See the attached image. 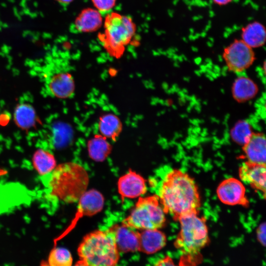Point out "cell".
<instances>
[{
  "label": "cell",
  "instance_id": "obj_1",
  "mask_svg": "<svg viewBox=\"0 0 266 266\" xmlns=\"http://www.w3.org/2000/svg\"><path fill=\"white\" fill-rule=\"evenodd\" d=\"M159 199L165 213L169 214L178 221L184 215L198 214L200 200L197 186L188 174L172 169L164 178Z\"/></svg>",
  "mask_w": 266,
  "mask_h": 266
},
{
  "label": "cell",
  "instance_id": "obj_2",
  "mask_svg": "<svg viewBox=\"0 0 266 266\" xmlns=\"http://www.w3.org/2000/svg\"><path fill=\"white\" fill-rule=\"evenodd\" d=\"M46 198L55 202H77L87 191L89 178L85 168L74 162L56 166L49 174L42 177Z\"/></svg>",
  "mask_w": 266,
  "mask_h": 266
},
{
  "label": "cell",
  "instance_id": "obj_3",
  "mask_svg": "<svg viewBox=\"0 0 266 266\" xmlns=\"http://www.w3.org/2000/svg\"><path fill=\"white\" fill-rule=\"evenodd\" d=\"M77 253L80 260L87 266H116L120 258L115 235L110 228L87 234Z\"/></svg>",
  "mask_w": 266,
  "mask_h": 266
},
{
  "label": "cell",
  "instance_id": "obj_4",
  "mask_svg": "<svg viewBox=\"0 0 266 266\" xmlns=\"http://www.w3.org/2000/svg\"><path fill=\"white\" fill-rule=\"evenodd\" d=\"M135 32V25L130 17L111 11L106 14L104 31L99 39L108 54L118 59L132 42Z\"/></svg>",
  "mask_w": 266,
  "mask_h": 266
},
{
  "label": "cell",
  "instance_id": "obj_5",
  "mask_svg": "<svg viewBox=\"0 0 266 266\" xmlns=\"http://www.w3.org/2000/svg\"><path fill=\"white\" fill-rule=\"evenodd\" d=\"M178 221L180 230L175 246L187 259H194L209 241L205 219L197 213H191L180 217Z\"/></svg>",
  "mask_w": 266,
  "mask_h": 266
},
{
  "label": "cell",
  "instance_id": "obj_6",
  "mask_svg": "<svg viewBox=\"0 0 266 266\" xmlns=\"http://www.w3.org/2000/svg\"><path fill=\"white\" fill-rule=\"evenodd\" d=\"M166 221L158 196L140 197L131 214L122 224L134 230L159 229Z\"/></svg>",
  "mask_w": 266,
  "mask_h": 266
},
{
  "label": "cell",
  "instance_id": "obj_7",
  "mask_svg": "<svg viewBox=\"0 0 266 266\" xmlns=\"http://www.w3.org/2000/svg\"><path fill=\"white\" fill-rule=\"evenodd\" d=\"M223 57L228 69L236 73L248 68L255 60L253 49L241 39H235L225 48Z\"/></svg>",
  "mask_w": 266,
  "mask_h": 266
},
{
  "label": "cell",
  "instance_id": "obj_8",
  "mask_svg": "<svg viewBox=\"0 0 266 266\" xmlns=\"http://www.w3.org/2000/svg\"><path fill=\"white\" fill-rule=\"evenodd\" d=\"M77 202V211L74 218L66 230L54 240V245L72 230L80 218L93 216L100 212L103 207L104 200L100 192L91 189L87 190Z\"/></svg>",
  "mask_w": 266,
  "mask_h": 266
},
{
  "label": "cell",
  "instance_id": "obj_9",
  "mask_svg": "<svg viewBox=\"0 0 266 266\" xmlns=\"http://www.w3.org/2000/svg\"><path fill=\"white\" fill-rule=\"evenodd\" d=\"M217 195L220 200L225 204L244 206L249 204L244 185L234 178H229L223 181L217 188Z\"/></svg>",
  "mask_w": 266,
  "mask_h": 266
},
{
  "label": "cell",
  "instance_id": "obj_10",
  "mask_svg": "<svg viewBox=\"0 0 266 266\" xmlns=\"http://www.w3.org/2000/svg\"><path fill=\"white\" fill-rule=\"evenodd\" d=\"M266 165L254 164L246 161L242 164L239 169V176L245 184L259 190L266 197Z\"/></svg>",
  "mask_w": 266,
  "mask_h": 266
},
{
  "label": "cell",
  "instance_id": "obj_11",
  "mask_svg": "<svg viewBox=\"0 0 266 266\" xmlns=\"http://www.w3.org/2000/svg\"><path fill=\"white\" fill-rule=\"evenodd\" d=\"M117 186L120 195L126 198L139 197L147 191L145 179L140 174L131 170L119 178Z\"/></svg>",
  "mask_w": 266,
  "mask_h": 266
},
{
  "label": "cell",
  "instance_id": "obj_12",
  "mask_svg": "<svg viewBox=\"0 0 266 266\" xmlns=\"http://www.w3.org/2000/svg\"><path fill=\"white\" fill-rule=\"evenodd\" d=\"M113 232L119 252L139 251V232L121 224L110 228Z\"/></svg>",
  "mask_w": 266,
  "mask_h": 266
},
{
  "label": "cell",
  "instance_id": "obj_13",
  "mask_svg": "<svg viewBox=\"0 0 266 266\" xmlns=\"http://www.w3.org/2000/svg\"><path fill=\"white\" fill-rule=\"evenodd\" d=\"M52 95L58 99L70 98L75 91V82L72 75L67 71H62L54 74L48 84Z\"/></svg>",
  "mask_w": 266,
  "mask_h": 266
},
{
  "label": "cell",
  "instance_id": "obj_14",
  "mask_svg": "<svg viewBox=\"0 0 266 266\" xmlns=\"http://www.w3.org/2000/svg\"><path fill=\"white\" fill-rule=\"evenodd\" d=\"M242 149L247 161L266 165V141L264 134L254 133L248 141L243 145Z\"/></svg>",
  "mask_w": 266,
  "mask_h": 266
},
{
  "label": "cell",
  "instance_id": "obj_15",
  "mask_svg": "<svg viewBox=\"0 0 266 266\" xmlns=\"http://www.w3.org/2000/svg\"><path fill=\"white\" fill-rule=\"evenodd\" d=\"M139 233V251L153 254L162 249L166 244V236L159 229L143 230Z\"/></svg>",
  "mask_w": 266,
  "mask_h": 266
},
{
  "label": "cell",
  "instance_id": "obj_16",
  "mask_svg": "<svg viewBox=\"0 0 266 266\" xmlns=\"http://www.w3.org/2000/svg\"><path fill=\"white\" fill-rule=\"evenodd\" d=\"M259 88L256 83L245 76L237 77L232 86V94L238 102H244L253 99L258 94Z\"/></svg>",
  "mask_w": 266,
  "mask_h": 266
},
{
  "label": "cell",
  "instance_id": "obj_17",
  "mask_svg": "<svg viewBox=\"0 0 266 266\" xmlns=\"http://www.w3.org/2000/svg\"><path fill=\"white\" fill-rule=\"evenodd\" d=\"M101 14L97 10L88 8L82 10L74 23L75 30L80 33L97 31L102 24Z\"/></svg>",
  "mask_w": 266,
  "mask_h": 266
},
{
  "label": "cell",
  "instance_id": "obj_18",
  "mask_svg": "<svg viewBox=\"0 0 266 266\" xmlns=\"http://www.w3.org/2000/svg\"><path fill=\"white\" fill-rule=\"evenodd\" d=\"M266 38L265 28L259 22L249 23L242 29L241 39L252 49L263 46Z\"/></svg>",
  "mask_w": 266,
  "mask_h": 266
},
{
  "label": "cell",
  "instance_id": "obj_19",
  "mask_svg": "<svg viewBox=\"0 0 266 266\" xmlns=\"http://www.w3.org/2000/svg\"><path fill=\"white\" fill-rule=\"evenodd\" d=\"M122 127L120 118L113 113L102 114L99 119L100 134L107 139L115 141L122 130Z\"/></svg>",
  "mask_w": 266,
  "mask_h": 266
},
{
  "label": "cell",
  "instance_id": "obj_20",
  "mask_svg": "<svg viewBox=\"0 0 266 266\" xmlns=\"http://www.w3.org/2000/svg\"><path fill=\"white\" fill-rule=\"evenodd\" d=\"M32 163L34 169L41 177L50 173L57 166L54 155L43 148L38 149L34 152Z\"/></svg>",
  "mask_w": 266,
  "mask_h": 266
},
{
  "label": "cell",
  "instance_id": "obj_21",
  "mask_svg": "<svg viewBox=\"0 0 266 266\" xmlns=\"http://www.w3.org/2000/svg\"><path fill=\"white\" fill-rule=\"evenodd\" d=\"M13 119L18 127L23 130H28L36 126L37 117L32 105L22 103L15 108Z\"/></svg>",
  "mask_w": 266,
  "mask_h": 266
},
{
  "label": "cell",
  "instance_id": "obj_22",
  "mask_svg": "<svg viewBox=\"0 0 266 266\" xmlns=\"http://www.w3.org/2000/svg\"><path fill=\"white\" fill-rule=\"evenodd\" d=\"M89 157L96 162H102L108 156L112 149L107 139L100 134L95 135L88 142Z\"/></svg>",
  "mask_w": 266,
  "mask_h": 266
},
{
  "label": "cell",
  "instance_id": "obj_23",
  "mask_svg": "<svg viewBox=\"0 0 266 266\" xmlns=\"http://www.w3.org/2000/svg\"><path fill=\"white\" fill-rule=\"evenodd\" d=\"M253 133L250 123L246 120L236 122L230 131L233 141L242 146L248 141Z\"/></svg>",
  "mask_w": 266,
  "mask_h": 266
},
{
  "label": "cell",
  "instance_id": "obj_24",
  "mask_svg": "<svg viewBox=\"0 0 266 266\" xmlns=\"http://www.w3.org/2000/svg\"><path fill=\"white\" fill-rule=\"evenodd\" d=\"M49 266H72L73 259L70 251L64 247L54 246L50 251L47 261Z\"/></svg>",
  "mask_w": 266,
  "mask_h": 266
},
{
  "label": "cell",
  "instance_id": "obj_25",
  "mask_svg": "<svg viewBox=\"0 0 266 266\" xmlns=\"http://www.w3.org/2000/svg\"><path fill=\"white\" fill-rule=\"evenodd\" d=\"M96 9L101 14L106 15L111 11L116 0H91Z\"/></svg>",
  "mask_w": 266,
  "mask_h": 266
},
{
  "label": "cell",
  "instance_id": "obj_26",
  "mask_svg": "<svg viewBox=\"0 0 266 266\" xmlns=\"http://www.w3.org/2000/svg\"><path fill=\"white\" fill-rule=\"evenodd\" d=\"M266 223L259 225L257 230V236L259 242L264 246L266 245Z\"/></svg>",
  "mask_w": 266,
  "mask_h": 266
},
{
  "label": "cell",
  "instance_id": "obj_27",
  "mask_svg": "<svg viewBox=\"0 0 266 266\" xmlns=\"http://www.w3.org/2000/svg\"><path fill=\"white\" fill-rule=\"evenodd\" d=\"M154 266H176L172 259L168 256H166L165 257L158 260Z\"/></svg>",
  "mask_w": 266,
  "mask_h": 266
},
{
  "label": "cell",
  "instance_id": "obj_28",
  "mask_svg": "<svg viewBox=\"0 0 266 266\" xmlns=\"http://www.w3.org/2000/svg\"><path fill=\"white\" fill-rule=\"evenodd\" d=\"M39 266H49L46 261H42L39 265ZM72 266H87L82 261L79 260L76 264L72 265Z\"/></svg>",
  "mask_w": 266,
  "mask_h": 266
},
{
  "label": "cell",
  "instance_id": "obj_29",
  "mask_svg": "<svg viewBox=\"0 0 266 266\" xmlns=\"http://www.w3.org/2000/svg\"><path fill=\"white\" fill-rule=\"evenodd\" d=\"M215 3L219 5H226L231 2L232 0H212Z\"/></svg>",
  "mask_w": 266,
  "mask_h": 266
},
{
  "label": "cell",
  "instance_id": "obj_30",
  "mask_svg": "<svg viewBox=\"0 0 266 266\" xmlns=\"http://www.w3.org/2000/svg\"><path fill=\"white\" fill-rule=\"evenodd\" d=\"M58 2L62 4L66 5L71 3L73 0H56Z\"/></svg>",
  "mask_w": 266,
  "mask_h": 266
},
{
  "label": "cell",
  "instance_id": "obj_31",
  "mask_svg": "<svg viewBox=\"0 0 266 266\" xmlns=\"http://www.w3.org/2000/svg\"><path fill=\"white\" fill-rule=\"evenodd\" d=\"M7 173L6 170L0 168V178L5 175Z\"/></svg>",
  "mask_w": 266,
  "mask_h": 266
}]
</instances>
